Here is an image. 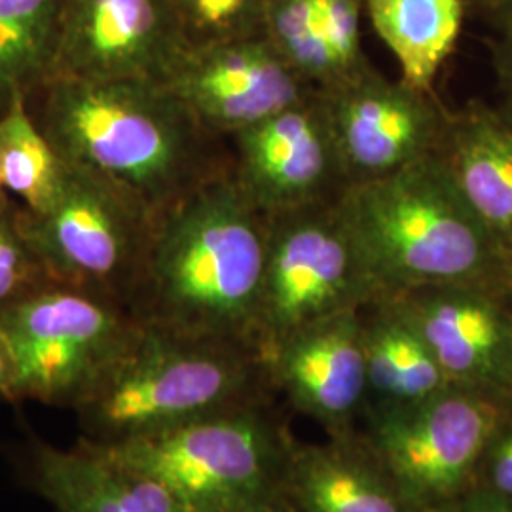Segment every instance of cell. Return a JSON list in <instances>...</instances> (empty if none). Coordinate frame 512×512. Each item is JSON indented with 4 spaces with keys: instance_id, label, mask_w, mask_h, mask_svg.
I'll return each instance as SVG.
<instances>
[{
    "instance_id": "obj_27",
    "label": "cell",
    "mask_w": 512,
    "mask_h": 512,
    "mask_svg": "<svg viewBox=\"0 0 512 512\" xmlns=\"http://www.w3.org/2000/svg\"><path fill=\"white\" fill-rule=\"evenodd\" d=\"M427 512H512V501L482 486H473L448 503Z\"/></svg>"
},
{
    "instance_id": "obj_11",
    "label": "cell",
    "mask_w": 512,
    "mask_h": 512,
    "mask_svg": "<svg viewBox=\"0 0 512 512\" xmlns=\"http://www.w3.org/2000/svg\"><path fill=\"white\" fill-rule=\"evenodd\" d=\"M319 93L349 186L384 179L435 154L450 116L433 92L389 80L374 67Z\"/></svg>"
},
{
    "instance_id": "obj_33",
    "label": "cell",
    "mask_w": 512,
    "mask_h": 512,
    "mask_svg": "<svg viewBox=\"0 0 512 512\" xmlns=\"http://www.w3.org/2000/svg\"><path fill=\"white\" fill-rule=\"evenodd\" d=\"M260 512H296L293 507H289L279 495L275 497L274 501L270 505H266Z\"/></svg>"
},
{
    "instance_id": "obj_15",
    "label": "cell",
    "mask_w": 512,
    "mask_h": 512,
    "mask_svg": "<svg viewBox=\"0 0 512 512\" xmlns=\"http://www.w3.org/2000/svg\"><path fill=\"white\" fill-rule=\"evenodd\" d=\"M274 391L298 412L342 437L355 431L368 403L361 310L346 311L294 332L264 355Z\"/></svg>"
},
{
    "instance_id": "obj_9",
    "label": "cell",
    "mask_w": 512,
    "mask_h": 512,
    "mask_svg": "<svg viewBox=\"0 0 512 512\" xmlns=\"http://www.w3.org/2000/svg\"><path fill=\"white\" fill-rule=\"evenodd\" d=\"M141 327L122 304L61 283L0 311L18 365L19 401L76 410L126 353Z\"/></svg>"
},
{
    "instance_id": "obj_28",
    "label": "cell",
    "mask_w": 512,
    "mask_h": 512,
    "mask_svg": "<svg viewBox=\"0 0 512 512\" xmlns=\"http://www.w3.org/2000/svg\"><path fill=\"white\" fill-rule=\"evenodd\" d=\"M0 399L19 403L18 365L6 336L0 332Z\"/></svg>"
},
{
    "instance_id": "obj_7",
    "label": "cell",
    "mask_w": 512,
    "mask_h": 512,
    "mask_svg": "<svg viewBox=\"0 0 512 512\" xmlns=\"http://www.w3.org/2000/svg\"><path fill=\"white\" fill-rule=\"evenodd\" d=\"M509 393L450 384L418 403L370 406L359 439L406 503L427 512L467 492Z\"/></svg>"
},
{
    "instance_id": "obj_26",
    "label": "cell",
    "mask_w": 512,
    "mask_h": 512,
    "mask_svg": "<svg viewBox=\"0 0 512 512\" xmlns=\"http://www.w3.org/2000/svg\"><path fill=\"white\" fill-rule=\"evenodd\" d=\"M475 486L512 501V393L505 401L494 435L484 452Z\"/></svg>"
},
{
    "instance_id": "obj_10",
    "label": "cell",
    "mask_w": 512,
    "mask_h": 512,
    "mask_svg": "<svg viewBox=\"0 0 512 512\" xmlns=\"http://www.w3.org/2000/svg\"><path fill=\"white\" fill-rule=\"evenodd\" d=\"M228 143L234 177L266 219L340 200L349 188L319 92L239 131Z\"/></svg>"
},
{
    "instance_id": "obj_6",
    "label": "cell",
    "mask_w": 512,
    "mask_h": 512,
    "mask_svg": "<svg viewBox=\"0 0 512 512\" xmlns=\"http://www.w3.org/2000/svg\"><path fill=\"white\" fill-rule=\"evenodd\" d=\"M69 165L67 183L46 211L19 205V226L55 283L131 311L158 217L126 186Z\"/></svg>"
},
{
    "instance_id": "obj_34",
    "label": "cell",
    "mask_w": 512,
    "mask_h": 512,
    "mask_svg": "<svg viewBox=\"0 0 512 512\" xmlns=\"http://www.w3.org/2000/svg\"><path fill=\"white\" fill-rule=\"evenodd\" d=\"M507 391L512 393V349H511V361H509V370H507Z\"/></svg>"
},
{
    "instance_id": "obj_12",
    "label": "cell",
    "mask_w": 512,
    "mask_h": 512,
    "mask_svg": "<svg viewBox=\"0 0 512 512\" xmlns=\"http://www.w3.org/2000/svg\"><path fill=\"white\" fill-rule=\"evenodd\" d=\"M186 52L171 0H63L50 76L164 82Z\"/></svg>"
},
{
    "instance_id": "obj_29",
    "label": "cell",
    "mask_w": 512,
    "mask_h": 512,
    "mask_svg": "<svg viewBox=\"0 0 512 512\" xmlns=\"http://www.w3.org/2000/svg\"><path fill=\"white\" fill-rule=\"evenodd\" d=\"M503 23H505V37L499 50V57H501V69L512 80V16L505 19Z\"/></svg>"
},
{
    "instance_id": "obj_4",
    "label": "cell",
    "mask_w": 512,
    "mask_h": 512,
    "mask_svg": "<svg viewBox=\"0 0 512 512\" xmlns=\"http://www.w3.org/2000/svg\"><path fill=\"white\" fill-rule=\"evenodd\" d=\"M272 391L258 349L141 323L126 353L74 414L84 439L120 444L272 401Z\"/></svg>"
},
{
    "instance_id": "obj_3",
    "label": "cell",
    "mask_w": 512,
    "mask_h": 512,
    "mask_svg": "<svg viewBox=\"0 0 512 512\" xmlns=\"http://www.w3.org/2000/svg\"><path fill=\"white\" fill-rule=\"evenodd\" d=\"M342 207L380 294L440 283L499 291L505 247L463 200L437 154L349 186Z\"/></svg>"
},
{
    "instance_id": "obj_30",
    "label": "cell",
    "mask_w": 512,
    "mask_h": 512,
    "mask_svg": "<svg viewBox=\"0 0 512 512\" xmlns=\"http://www.w3.org/2000/svg\"><path fill=\"white\" fill-rule=\"evenodd\" d=\"M467 2H475L476 6H480L482 10L494 14L503 21L512 16V0H467Z\"/></svg>"
},
{
    "instance_id": "obj_8",
    "label": "cell",
    "mask_w": 512,
    "mask_h": 512,
    "mask_svg": "<svg viewBox=\"0 0 512 512\" xmlns=\"http://www.w3.org/2000/svg\"><path fill=\"white\" fill-rule=\"evenodd\" d=\"M256 325L262 359L294 332L380 296L342 198L268 217Z\"/></svg>"
},
{
    "instance_id": "obj_17",
    "label": "cell",
    "mask_w": 512,
    "mask_h": 512,
    "mask_svg": "<svg viewBox=\"0 0 512 512\" xmlns=\"http://www.w3.org/2000/svg\"><path fill=\"white\" fill-rule=\"evenodd\" d=\"M279 497L296 512H416L353 431L289 450Z\"/></svg>"
},
{
    "instance_id": "obj_16",
    "label": "cell",
    "mask_w": 512,
    "mask_h": 512,
    "mask_svg": "<svg viewBox=\"0 0 512 512\" xmlns=\"http://www.w3.org/2000/svg\"><path fill=\"white\" fill-rule=\"evenodd\" d=\"M25 471L57 512H184L162 482L84 437L73 448L35 442Z\"/></svg>"
},
{
    "instance_id": "obj_19",
    "label": "cell",
    "mask_w": 512,
    "mask_h": 512,
    "mask_svg": "<svg viewBox=\"0 0 512 512\" xmlns=\"http://www.w3.org/2000/svg\"><path fill=\"white\" fill-rule=\"evenodd\" d=\"M459 194L507 249L512 245V128L501 114L469 105L450 114L435 152Z\"/></svg>"
},
{
    "instance_id": "obj_31",
    "label": "cell",
    "mask_w": 512,
    "mask_h": 512,
    "mask_svg": "<svg viewBox=\"0 0 512 512\" xmlns=\"http://www.w3.org/2000/svg\"><path fill=\"white\" fill-rule=\"evenodd\" d=\"M499 291L505 296L512 308V245L505 249V260H503V272L499 281Z\"/></svg>"
},
{
    "instance_id": "obj_25",
    "label": "cell",
    "mask_w": 512,
    "mask_h": 512,
    "mask_svg": "<svg viewBox=\"0 0 512 512\" xmlns=\"http://www.w3.org/2000/svg\"><path fill=\"white\" fill-rule=\"evenodd\" d=\"M18 215L19 205L0 217V311L55 283L25 238Z\"/></svg>"
},
{
    "instance_id": "obj_18",
    "label": "cell",
    "mask_w": 512,
    "mask_h": 512,
    "mask_svg": "<svg viewBox=\"0 0 512 512\" xmlns=\"http://www.w3.org/2000/svg\"><path fill=\"white\" fill-rule=\"evenodd\" d=\"M365 0H270L264 37L313 90L372 69L361 42Z\"/></svg>"
},
{
    "instance_id": "obj_22",
    "label": "cell",
    "mask_w": 512,
    "mask_h": 512,
    "mask_svg": "<svg viewBox=\"0 0 512 512\" xmlns=\"http://www.w3.org/2000/svg\"><path fill=\"white\" fill-rule=\"evenodd\" d=\"M71 165L55 148L18 92L0 110V183L29 213L46 211L67 183Z\"/></svg>"
},
{
    "instance_id": "obj_24",
    "label": "cell",
    "mask_w": 512,
    "mask_h": 512,
    "mask_svg": "<svg viewBox=\"0 0 512 512\" xmlns=\"http://www.w3.org/2000/svg\"><path fill=\"white\" fill-rule=\"evenodd\" d=\"M270 0H171L186 50L258 37Z\"/></svg>"
},
{
    "instance_id": "obj_23",
    "label": "cell",
    "mask_w": 512,
    "mask_h": 512,
    "mask_svg": "<svg viewBox=\"0 0 512 512\" xmlns=\"http://www.w3.org/2000/svg\"><path fill=\"white\" fill-rule=\"evenodd\" d=\"M63 0H0V110L46 80Z\"/></svg>"
},
{
    "instance_id": "obj_35",
    "label": "cell",
    "mask_w": 512,
    "mask_h": 512,
    "mask_svg": "<svg viewBox=\"0 0 512 512\" xmlns=\"http://www.w3.org/2000/svg\"><path fill=\"white\" fill-rule=\"evenodd\" d=\"M501 116H503V118H505V120H507V124H509V126H511V128H512V107H511V109L507 110V112H505V114H501Z\"/></svg>"
},
{
    "instance_id": "obj_2",
    "label": "cell",
    "mask_w": 512,
    "mask_h": 512,
    "mask_svg": "<svg viewBox=\"0 0 512 512\" xmlns=\"http://www.w3.org/2000/svg\"><path fill=\"white\" fill-rule=\"evenodd\" d=\"M266 247L268 220L230 165L158 215L131 313L184 336L256 348Z\"/></svg>"
},
{
    "instance_id": "obj_14",
    "label": "cell",
    "mask_w": 512,
    "mask_h": 512,
    "mask_svg": "<svg viewBox=\"0 0 512 512\" xmlns=\"http://www.w3.org/2000/svg\"><path fill=\"white\" fill-rule=\"evenodd\" d=\"M380 296L420 334L452 384L507 391L512 308L497 289L440 283Z\"/></svg>"
},
{
    "instance_id": "obj_5",
    "label": "cell",
    "mask_w": 512,
    "mask_h": 512,
    "mask_svg": "<svg viewBox=\"0 0 512 512\" xmlns=\"http://www.w3.org/2000/svg\"><path fill=\"white\" fill-rule=\"evenodd\" d=\"M270 403L226 410L143 439L95 444L162 482L184 512H260L279 495L293 446Z\"/></svg>"
},
{
    "instance_id": "obj_32",
    "label": "cell",
    "mask_w": 512,
    "mask_h": 512,
    "mask_svg": "<svg viewBox=\"0 0 512 512\" xmlns=\"http://www.w3.org/2000/svg\"><path fill=\"white\" fill-rule=\"evenodd\" d=\"M19 203L8 194V190L4 188V184L0 183V217H4V215H10L16 207H18Z\"/></svg>"
},
{
    "instance_id": "obj_1",
    "label": "cell",
    "mask_w": 512,
    "mask_h": 512,
    "mask_svg": "<svg viewBox=\"0 0 512 512\" xmlns=\"http://www.w3.org/2000/svg\"><path fill=\"white\" fill-rule=\"evenodd\" d=\"M27 103L67 162L126 186L156 217L232 165L226 139L158 80L50 76Z\"/></svg>"
},
{
    "instance_id": "obj_13",
    "label": "cell",
    "mask_w": 512,
    "mask_h": 512,
    "mask_svg": "<svg viewBox=\"0 0 512 512\" xmlns=\"http://www.w3.org/2000/svg\"><path fill=\"white\" fill-rule=\"evenodd\" d=\"M164 84L226 141L317 92L264 35L188 50Z\"/></svg>"
},
{
    "instance_id": "obj_21",
    "label": "cell",
    "mask_w": 512,
    "mask_h": 512,
    "mask_svg": "<svg viewBox=\"0 0 512 512\" xmlns=\"http://www.w3.org/2000/svg\"><path fill=\"white\" fill-rule=\"evenodd\" d=\"M467 0H365L374 31L395 55L401 80L433 92L440 67L458 44Z\"/></svg>"
},
{
    "instance_id": "obj_20",
    "label": "cell",
    "mask_w": 512,
    "mask_h": 512,
    "mask_svg": "<svg viewBox=\"0 0 512 512\" xmlns=\"http://www.w3.org/2000/svg\"><path fill=\"white\" fill-rule=\"evenodd\" d=\"M368 403H418L452 384L420 334L399 311L378 296L361 308Z\"/></svg>"
}]
</instances>
